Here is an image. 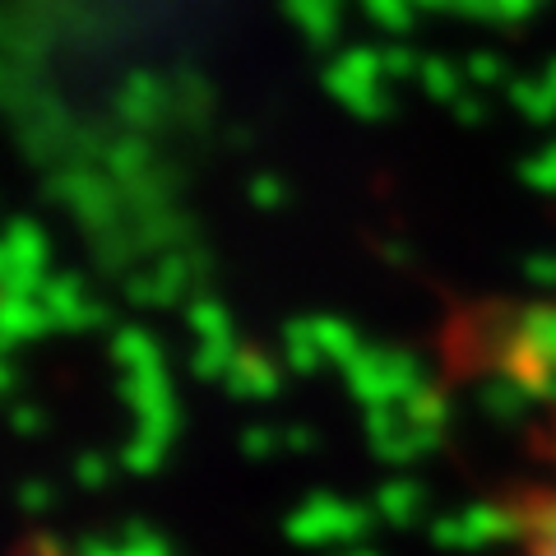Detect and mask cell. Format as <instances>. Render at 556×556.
Instances as JSON below:
<instances>
[{"instance_id": "6da1fadb", "label": "cell", "mask_w": 556, "mask_h": 556, "mask_svg": "<svg viewBox=\"0 0 556 556\" xmlns=\"http://www.w3.org/2000/svg\"><path fill=\"white\" fill-rule=\"evenodd\" d=\"M506 556H556V437L543 445L525 486L510 496Z\"/></svg>"}, {"instance_id": "7a4b0ae2", "label": "cell", "mask_w": 556, "mask_h": 556, "mask_svg": "<svg viewBox=\"0 0 556 556\" xmlns=\"http://www.w3.org/2000/svg\"><path fill=\"white\" fill-rule=\"evenodd\" d=\"M10 556H75V552H70L65 543H56L51 533H28L10 547Z\"/></svg>"}]
</instances>
